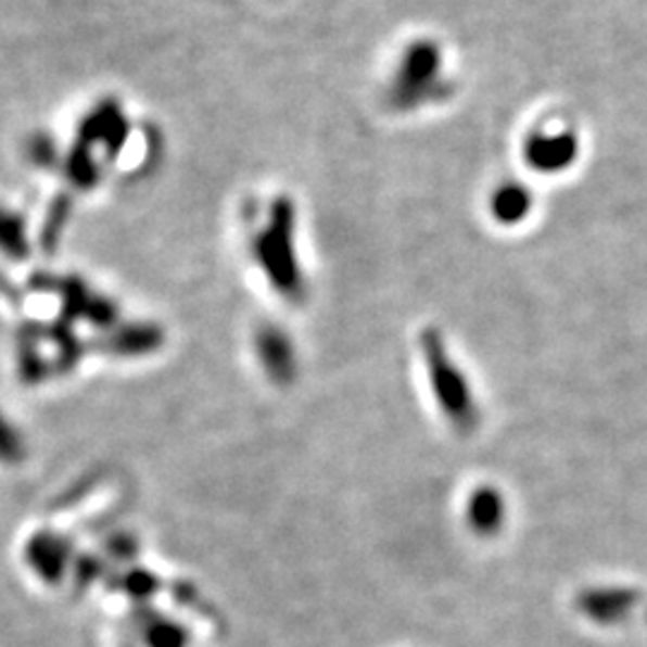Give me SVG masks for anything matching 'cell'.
Here are the masks:
<instances>
[{"instance_id":"52a82bcc","label":"cell","mask_w":647,"mask_h":647,"mask_svg":"<svg viewBox=\"0 0 647 647\" xmlns=\"http://www.w3.org/2000/svg\"><path fill=\"white\" fill-rule=\"evenodd\" d=\"M535 206V194L523 182H502L490 194V214L502 226H521Z\"/></svg>"},{"instance_id":"7a4b0ae2","label":"cell","mask_w":647,"mask_h":647,"mask_svg":"<svg viewBox=\"0 0 647 647\" xmlns=\"http://www.w3.org/2000/svg\"><path fill=\"white\" fill-rule=\"evenodd\" d=\"M448 94L444 79V55L439 43L432 39L413 41L401 53L394 75L389 85L391 109L408 113L434 103Z\"/></svg>"},{"instance_id":"6da1fadb","label":"cell","mask_w":647,"mask_h":647,"mask_svg":"<svg viewBox=\"0 0 647 647\" xmlns=\"http://www.w3.org/2000/svg\"><path fill=\"white\" fill-rule=\"evenodd\" d=\"M252 257L281 295L303 297L305 276L295 248V204L288 194H279L271 202L267 224L252 240Z\"/></svg>"},{"instance_id":"3957f363","label":"cell","mask_w":647,"mask_h":647,"mask_svg":"<svg viewBox=\"0 0 647 647\" xmlns=\"http://www.w3.org/2000/svg\"><path fill=\"white\" fill-rule=\"evenodd\" d=\"M424 353H427V365H430L436 394L442 398L444 410L451 415L454 424H458L460 432H472L480 422L478 406L470 396L464 375L458 372V367L451 365L439 333L434 331L424 333Z\"/></svg>"},{"instance_id":"30bf717a","label":"cell","mask_w":647,"mask_h":647,"mask_svg":"<svg viewBox=\"0 0 647 647\" xmlns=\"http://www.w3.org/2000/svg\"><path fill=\"white\" fill-rule=\"evenodd\" d=\"M504 521V502L499 492L494 490H480L470 502V523L478 533H496Z\"/></svg>"},{"instance_id":"8992f818","label":"cell","mask_w":647,"mask_h":647,"mask_svg":"<svg viewBox=\"0 0 647 647\" xmlns=\"http://www.w3.org/2000/svg\"><path fill=\"white\" fill-rule=\"evenodd\" d=\"M640 605L638 593L633 591H617V587H605V591H591L578 597V609L585 617L599 623H619L631 617L635 607Z\"/></svg>"},{"instance_id":"5b68a950","label":"cell","mask_w":647,"mask_h":647,"mask_svg":"<svg viewBox=\"0 0 647 647\" xmlns=\"http://www.w3.org/2000/svg\"><path fill=\"white\" fill-rule=\"evenodd\" d=\"M581 152V140L573 130H535L525 137L523 156L537 173L569 170Z\"/></svg>"},{"instance_id":"9c48e42d","label":"cell","mask_w":647,"mask_h":647,"mask_svg":"<svg viewBox=\"0 0 647 647\" xmlns=\"http://www.w3.org/2000/svg\"><path fill=\"white\" fill-rule=\"evenodd\" d=\"M0 252L10 259H27L29 240H27V224L22 214L10 212L0 206Z\"/></svg>"},{"instance_id":"8fae6325","label":"cell","mask_w":647,"mask_h":647,"mask_svg":"<svg viewBox=\"0 0 647 647\" xmlns=\"http://www.w3.org/2000/svg\"><path fill=\"white\" fill-rule=\"evenodd\" d=\"M71 214H73V198L71 194H58V198L51 202L49 214H46L41 226V248L46 252L58 248V242H61L65 233L67 221H71Z\"/></svg>"},{"instance_id":"7c38bea8","label":"cell","mask_w":647,"mask_h":647,"mask_svg":"<svg viewBox=\"0 0 647 647\" xmlns=\"http://www.w3.org/2000/svg\"><path fill=\"white\" fill-rule=\"evenodd\" d=\"M27 156L37 168L51 170L63 164V156L58 152L53 137L49 132H34L27 142Z\"/></svg>"},{"instance_id":"ba28073f","label":"cell","mask_w":647,"mask_h":647,"mask_svg":"<svg viewBox=\"0 0 647 647\" xmlns=\"http://www.w3.org/2000/svg\"><path fill=\"white\" fill-rule=\"evenodd\" d=\"M63 173L67 182L73 185L75 190L79 192H87V190H94L99 180H101V166L99 161L94 158V152H91V147L83 144V142H75L71 147V152L63 156Z\"/></svg>"},{"instance_id":"277c9868","label":"cell","mask_w":647,"mask_h":647,"mask_svg":"<svg viewBox=\"0 0 647 647\" xmlns=\"http://www.w3.org/2000/svg\"><path fill=\"white\" fill-rule=\"evenodd\" d=\"M127 137H130V123H127L118 99L99 101L77 127V142L101 147L111 161L123 152Z\"/></svg>"}]
</instances>
